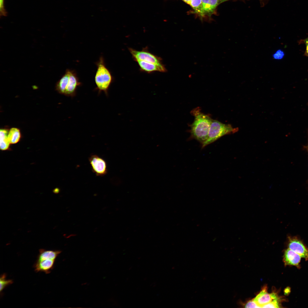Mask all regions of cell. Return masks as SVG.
I'll use <instances>...</instances> for the list:
<instances>
[{"label": "cell", "instance_id": "obj_14", "mask_svg": "<svg viewBox=\"0 0 308 308\" xmlns=\"http://www.w3.org/2000/svg\"><path fill=\"white\" fill-rule=\"evenodd\" d=\"M21 137L20 130L16 128L11 129L8 133V137L10 144H15L19 141Z\"/></svg>", "mask_w": 308, "mask_h": 308}, {"label": "cell", "instance_id": "obj_13", "mask_svg": "<svg viewBox=\"0 0 308 308\" xmlns=\"http://www.w3.org/2000/svg\"><path fill=\"white\" fill-rule=\"evenodd\" d=\"M8 131L7 129H2L0 131V147L2 150L7 149L10 144L8 137Z\"/></svg>", "mask_w": 308, "mask_h": 308}, {"label": "cell", "instance_id": "obj_18", "mask_svg": "<svg viewBox=\"0 0 308 308\" xmlns=\"http://www.w3.org/2000/svg\"><path fill=\"white\" fill-rule=\"evenodd\" d=\"M285 55L284 52L281 49L277 50L272 55L273 58L276 60H281L283 58Z\"/></svg>", "mask_w": 308, "mask_h": 308}, {"label": "cell", "instance_id": "obj_21", "mask_svg": "<svg viewBox=\"0 0 308 308\" xmlns=\"http://www.w3.org/2000/svg\"><path fill=\"white\" fill-rule=\"evenodd\" d=\"M299 43H304L306 46V50L304 55L308 57V37L303 39H301L299 41Z\"/></svg>", "mask_w": 308, "mask_h": 308}, {"label": "cell", "instance_id": "obj_20", "mask_svg": "<svg viewBox=\"0 0 308 308\" xmlns=\"http://www.w3.org/2000/svg\"><path fill=\"white\" fill-rule=\"evenodd\" d=\"M7 12L4 6V0H0V16H6Z\"/></svg>", "mask_w": 308, "mask_h": 308}, {"label": "cell", "instance_id": "obj_12", "mask_svg": "<svg viewBox=\"0 0 308 308\" xmlns=\"http://www.w3.org/2000/svg\"><path fill=\"white\" fill-rule=\"evenodd\" d=\"M140 68L143 71L150 72L153 71L165 72L167 70L163 64L158 65L139 60H136Z\"/></svg>", "mask_w": 308, "mask_h": 308}, {"label": "cell", "instance_id": "obj_9", "mask_svg": "<svg viewBox=\"0 0 308 308\" xmlns=\"http://www.w3.org/2000/svg\"><path fill=\"white\" fill-rule=\"evenodd\" d=\"M267 288L266 286L263 287L260 292L253 299L261 308L273 300L279 297L275 292L268 293Z\"/></svg>", "mask_w": 308, "mask_h": 308}, {"label": "cell", "instance_id": "obj_4", "mask_svg": "<svg viewBox=\"0 0 308 308\" xmlns=\"http://www.w3.org/2000/svg\"><path fill=\"white\" fill-rule=\"evenodd\" d=\"M97 70L95 76L96 89L98 94L103 91L106 96L112 82L113 78L109 70L106 67L103 58L101 57L96 63Z\"/></svg>", "mask_w": 308, "mask_h": 308}, {"label": "cell", "instance_id": "obj_16", "mask_svg": "<svg viewBox=\"0 0 308 308\" xmlns=\"http://www.w3.org/2000/svg\"><path fill=\"white\" fill-rule=\"evenodd\" d=\"M190 5L195 13L201 16L202 9V0H192Z\"/></svg>", "mask_w": 308, "mask_h": 308}, {"label": "cell", "instance_id": "obj_8", "mask_svg": "<svg viewBox=\"0 0 308 308\" xmlns=\"http://www.w3.org/2000/svg\"><path fill=\"white\" fill-rule=\"evenodd\" d=\"M288 248L299 254L302 258L308 260V249L301 240L297 237H288Z\"/></svg>", "mask_w": 308, "mask_h": 308}, {"label": "cell", "instance_id": "obj_15", "mask_svg": "<svg viewBox=\"0 0 308 308\" xmlns=\"http://www.w3.org/2000/svg\"><path fill=\"white\" fill-rule=\"evenodd\" d=\"M6 275L5 273L2 274L0 278V293L8 286L13 283V280L10 279H6Z\"/></svg>", "mask_w": 308, "mask_h": 308}, {"label": "cell", "instance_id": "obj_17", "mask_svg": "<svg viewBox=\"0 0 308 308\" xmlns=\"http://www.w3.org/2000/svg\"><path fill=\"white\" fill-rule=\"evenodd\" d=\"M282 299L279 297L274 299L270 302L263 306L262 308H279L280 307V302Z\"/></svg>", "mask_w": 308, "mask_h": 308}, {"label": "cell", "instance_id": "obj_2", "mask_svg": "<svg viewBox=\"0 0 308 308\" xmlns=\"http://www.w3.org/2000/svg\"><path fill=\"white\" fill-rule=\"evenodd\" d=\"M81 85L75 71L67 69L57 82L56 89L59 94L73 97L76 95L78 87Z\"/></svg>", "mask_w": 308, "mask_h": 308}, {"label": "cell", "instance_id": "obj_1", "mask_svg": "<svg viewBox=\"0 0 308 308\" xmlns=\"http://www.w3.org/2000/svg\"><path fill=\"white\" fill-rule=\"evenodd\" d=\"M200 110L198 108H196L191 112L194 119L191 125V133L192 138L202 145L207 139L212 119L208 115L201 112Z\"/></svg>", "mask_w": 308, "mask_h": 308}, {"label": "cell", "instance_id": "obj_5", "mask_svg": "<svg viewBox=\"0 0 308 308\" xmlns=\"http://www.w3.org/2000/svg\"><path fill=\"white\" fill-rule=\"evenodd\" d=\"M238 130L237 128H233L230 124H224L212 119L207 139L202 145V148L213 143L223 136L234 133Z\"/></svg>", "mask_w": 308, "mask_h": 308}, {"label": "cell", "instance_id": "obj_23", "mask_svg": "<svg viewBox=\"0 0 308 308\" xmlns=\"http://www.w3.org/2000/svg\"><path fill=\"white\" fill-rule=\"evenodd\" d=\"M185 2L190 5L192 0H182Z\"/></svg>", "mask_w": 308, "mask_h": 308}, {"label": "cell", "instance_id": "obj_25", "mask_svg": "<svg viewBox=\"0 0 308 308\" xmlns=\"http://www.w3.org/2000/svg\"><path fill=\"white\" fill-rule=\"evenodd\" d=\"M307 148H308V147H307Z\"/></svg>", "mask_w": 308, "mask_h": 308}, {"label": "cell", "instance_id": "obj_26", "mask_svg": "<svg viewBox=\"0 0 308 308\" xmlns=\"http://www.w3.org/2000/svg\"><path fill=\"white\" fill-rule=\"evenodd\" d=\"M227 0L228 1V0Z\"/></svg>", "mask_w": 308, "mask_h": 308}, {"label": "cell", "instance_id": "obj_6", "mask_svg": "<svg viewBox=\"0 0 308 308\" xmlns=\"http://www.w3.org/2000/svg\"><path fill=\"white\" fill-rule=\"evenodd\" d=\"M89 161L92 171L98 176L102 177L107 173V163L102 158L96 154L91 155Z\"/></svg>", "mask_w": 308, "mask_h": 308}, {"label": "cell", "instance_id": "obj_7", "mask_svg": "<svg viewBox=\"0 0 308 308\" xmlns=\"http://www.w3.org/2000/svg\"><path fill=\"white\" fill-rule=\"evenodd\" d=\"M131 53L136 60H139L158 65L163 64L160 58L148 51L145 50L138 51L129 48Z\"/></svg>", "mask_w": 308, "mask_h": 308}, {"label": "cell", "instance_id": "obj_24", "mask_svg": "<svg viewBox=\"0 0 308 308\" xmlns=\"http://www.w3.org/2000/svg\"><path fill=\"white\" fill-rule=\"evenodd\" d=\"M59 192V189L58 188H56L53 190V192L55 193H58Z\"/></svg>", "mask_w": 308, "mask_h": 308}, {"label": "cell", "instance_id": "obj_19", "mask_svg": "<svg viewBox=\"0 0 308 308\" xmlns=\"http://www.w3.org/2000/svg\"><path fill=\"white\" fill-rule=\"evenodd\" d=\"M246 308H261L253 299L247 302L244 305Z\"/></svg>", "mask_w": 308, "mask_h": 308}, {"label": "cell", "instance_id": "obj_10", "mask_svg": "<svg viewBox=\"0 0 308 308\" xmlns=\"http://www.w3.org/2000/svg\"><path fill=\"white\" fill-rule=\"evenodd\" d=\"M227 0H202V9L201 16H210L214 13L217 7L221 3Z\"/></svg>", "mask_w": 308, "mask_h": 308}, {"label": "cell", "instance_id": "obj_22", "mask_svg": "<svg viewBox=\"0 0 308 308\" xmlns=\"http://www.w3.org/2000/svg\"><path fill=\"white\" fill-rule=\"evenodd\" d=\"M262 6H264L267 3L268 0H259Z\"/></svg>", "mask_w": 308, "mask_h": 308}, {"label": "cell", "instance_id": "obj_3", "mask_svg": "<svg viewBox=\"0 0 308 308\" xmlns=\"http://www.w3.org/2000/svg\"><path fill=\"white\" fill-rule=\"evenodd\" d=\"M61 252L59 250L39 249L34 265L35 271L37 272H44L46 274L50 273L54 267L56 258Z\"/></svg>", "mask_w": 308, "mask_h": 308}, {"label": "cell", "instance_id": "obj_11", "mask_svg": "<svg viewBox=\"0 0 308 308\" xmlns=\"http://www.w3.org/2000/svg\"><path fill=\"white\" fill-rule=\"evenodd\" d=\"M301 257L299 254L288 248L285 252L283 261L285 265L294 266L298 267Z\"/></svg>", "mask_w": 308, "mask_h": 308}]
</instances>
